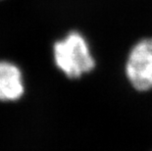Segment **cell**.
Listing matches in <instances>:
<instances>
[{"label":"cell","instance_id":"obj_2","mask_svg":"<svg viewBox=\"0 0 152 151\" xmlns=\"http://www.w3.org/2000/svg\"><path fill=\"white\" fill-rule=\"evenodd\" d=\"M126 75L137 90L152 88V38L142 39L132 48L126 64Z\"/></svg>","mask_w":152,"mask_h":151},{"label":"cell","instance_id":"obj_1","mask_svg":"<svg viewBox=\"0 0 152 151\" xmlns=\"http://www.w3.org/2000/svg\"><path fill=\"white\" fill-rule=\"evenodd\" d=\"M53 54L56 66L68 78H80L95 67L88 43L79 31H71L65 38L55 42Z\"/></svg>","mask_w":152,"mask_h":151},{"label":"cell","instance_id":"obj_3","mask_svg":"<svg viewBox=\"0 0 152 151\" xmlns=\"http://www.w3.org/2000/svg\"><path fill=\"white\" fill-rule=\"evenodd\" d=\"M25 92L20 68L8 61H0V101H16Z\"/></svg>","mask_w":152,"mask_h":151}]
</instances>
